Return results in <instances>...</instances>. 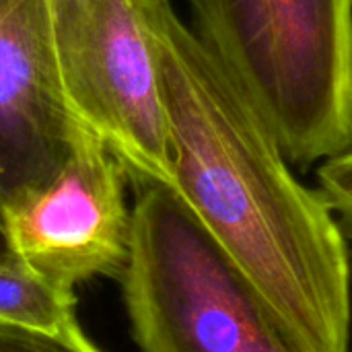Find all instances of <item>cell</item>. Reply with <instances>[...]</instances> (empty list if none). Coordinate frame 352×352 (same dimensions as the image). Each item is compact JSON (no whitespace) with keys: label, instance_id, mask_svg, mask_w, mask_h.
I'll list each match as a JSON object with an SVG mask.
<instances>
[{"label":"cell","instance_id":"1","mask_svg":"<svg viewBox=\"0 0 352 352\" xmlns=\"http://www.w3.org/2000/svg\"><path fill=\"white\" fill-rule=\"evenodd\" d=\"M171 144L169 188L266 299L301 352H352L351 256L322 194L171 0H138Z\"/></svg>","mask_w":352,"mask_h":352},{"label":"cell","instance_id":"2","mask_svg":"<svg viewBox=\"0 0 352 352\" xmlns=\"http://www.w3.org/2000/svg\"><path fill=\"white\" fill-rule=\"evenodd\" d=\"M194 31L289 163L352 148V0H190Z\"/></svg>","mask_w":352,"mask_h":352},{"label":"cell","instance_id":"3","mask_svg":"<svg viewBox=\"0 0 352 352\" xmlns=\"http://www.w3.org/2000/svg\"><path fill=\"white\" fill-rule=\"evenodd\" d=\"M120 274L140 352H301L241 268L165 184H132Z\"/></svg>","mask_w":352,"mask_h":352},{"label":"cell","instance_id":"8","mask_svg":"<svg viewBox=\"0 0 352 352\" xmlns=\"http://www.w3.org/2000/svg\"><path fill=\"white\" fill-rule=\"evenodd\" d=\"M0 352H101L82 332H45L0 320Z\"/></svg>","mask_w":352,"mask_h":352},{"label":"cell","instance_id":"7","mask_svg":"<svg viewBox=\"0 0 352 352\" xmlns=\"http://www.w3.org/2000/svg\"><path fill=\"white\" fill-rule=\"evenodd\" d=\"M74 305V291L60 289L45 280L14 252L0 262L2 322L45 332H70L80 328Z\"/></svg>","mask_w":352,"mask_h":352},{"label":"cell","instance_id":"4","mask_svg":"<svg viewBox=\"0 0 352 352\" xmlns=\"http://www.w3.org/2000/svg\"><path fill=\"white\" fill-rule=\"evenodd\" d=\"M58 76L78 120L130 186L171 182L161 72L138 0H52Z\"/></svg>","mask_w":352,"mask_h":352},{"label":"cell","instance_id":"10","mask_svg":"<svg viewBox=\"0 0 352 352\" xmlns=\"http://www.w3.org/2000/svg\"><path fill=\"white\" fill-rule=\"evenodd\" d=\"M12 254L8 233H6V212H4V200L0 196V262H4Z\"/></svg>","mask_w":352,"mask_h":352},{"label":"cell","instance_id":"6","mask_svg":"<svg viewBox=\"0 0 352 352\" xmlns=\"http://www.w3.org/2000/svg\"><path fill=\"white\" fill-rule=\"evenodd\" d=\"M58 76L52 0H0V196L47 184L89 136Z\"/></svg>","mask_w":352,"mask_h":352},{"label":"cell","instance_id":"9","mask_svg":"<svg viewBox=\"0 0 352 352\" xmlns=\"http://www.w3.org/2000/svg\"><path fill=\"white\" fill-rule=\"evenodd\" d=\"M320 194L352 235V148L322 161L318 169Z\"/></svg>","mask_w":352,"mask_h":352},{"label":"cell","instance_id":"5","mask_svg":"<svg viewBox=\"0 0 352 352\" xmlns=\"http://www.w3.org/2000/svg\"><path fill=\"white\" fill-rule=\"evenodd\" d=\"M128 186L120 161L85 136L47 184L4 204L10 250L66 291L97 276L120 278L132 231Z\"/></svg>","mask_w":352,"mask_h":352}]
</instances>
